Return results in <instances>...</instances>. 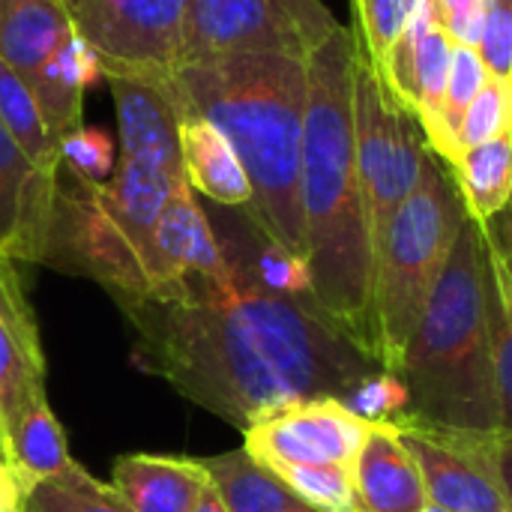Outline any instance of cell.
Listing matches in <instances>:
<instances>
[{
    "instance_id": "1",
    "label": "cell",
    "mask_w": 512,
    "mask_h": 512,
    "mask_svg": "<svg viewBox=\"0 0 512 512\" xmlns=\"http://www.w3.org/2000/svg\"><path fill=\"white\" fill-rule=\"evenodd\" d=\"M117 306L135 363L240 432L282 405L342 399L381 369L315 297L270 291L237 267Z\"/></svg>"
},
{
    "instance_id": "2",
    "label": "cell",
    "mask_w": 512,
    "mask_h": 512,
    "mask_svg": "<svg viewBox=\"0 0 512 512\" xmlns=\"http://www.w3.org/2000/svg\"><path fill=\"white\" fill-rule=\"evenodd\" d=\"M360 42L339 27L306 57L309 96L300 159L303 258L318 306L369 351L372 237L354 147ZM375 360V357H372Z\"/></svg>"
},
{
    "instance_id": "3",
    "label": "cell",
    "mask_w": 512,
    "mask_h": 512,
    "mask_svg": "<svg viewBox=\"0 0 512 512\" xmlns=\"http://www.w3.org/2000/svg\"><path fill=\"white\" fill-rule=\"evenodd\" d=\"M165 87L177 108L207 117L237 150L252 183V204L243 213L267 237L303 255L306 60L288 54L195 57L177 66Z\"/></svg>"
},
{
    "instance_id": "4",
    "label": "cell",
    "mask_w": 512,
    "mask_h": 512,
    "mask_svg": "<svg viewBox=\"0 0 512 512\" xmlns=\"http://www.w3.org/2000/svg\"><path fill=\"white\" fill-rule=\"evenodd\" d=\"M399 378L408 387V414L399 420L468 435H501L489 258L483 225L465 219L453 252L408 339Z\"/></svg>"
},
{
    "instance_id": "5",
    "label": "cell",
    "mask_w": 512,
    "mask_h": 512,
    "mask_svg": "<svg viewBox=\"0 0 512 512\" xmlns=\"http://www.w3.org/2000/svg\"><path fill=\"white\" fill-rule=\"evenodd\" d=\"M468 219L465 201L438 156H426L420 180L390 219L372 264L369 354L399 375L408 339Z\"/></svg>"
},
{
    "instance_id": "6",
    "label": "cell",
    "mask_w": 512,
    "mask_h": 512,
    "mask_svg": "<svg viewBox=\"0 0 512 512\" xmlns=\"http://www.w3.org/2000/svg\"><path fill=\"white\" fill-rule=\"evenodd\" d=\"M354 147L375 264V246L414 192L429 147L417 117L387 90L363 54H357L354 69Z\"/></svg>"
},
{
    "instance_id": "7",
    "label": "cell",
    "mask_w": 512,
    "mask_h": 512,
    "mask_svg": "<svg viewBox=\"0 0 512 512\" xmlns=\"http://www.w3.org/2000/svg\"><path fill=\"white\" fill-rule=\"evenodd\" d=\"M72 276L99 282L114 303L150 294L144 258L108 213L96 183H84L60 168L42 261Z\"/></svg>"
},
{
    "instance_id": "8",
    "label": "cell",
    "mask_w": 512,
    "mask_h": 512,
    "mask_svg": "<svg viewBox=\"0 0 512 512\" xmlns=\"http://www.w3.org/2000/svg\"><path fill=\"white\" fill-rule=\"evenodd\" d=\"M339 27L321 0H189L186 60L222 54L306 60Z\"/></svg>"
},
{
    "instance_id": "9",
    "label": "cell",
    "mask_w": 512,
    "mask_h": 512,
    "mask_svg": "<svg viewBox=\"0 0 512 512\" xmlns=\"http://www.w3.org/2000/svg\"><path fill=\"white\" fill-rule=\"evenodd\" d=\"M72 27L99 51L108 75L165 81L186 63L189 0H63Z\"/></svg>"
},
{
    "instance_id": "10",
    "label": "cell",
    "mask_w": 512,
    "mask_h": 512,
    "mask_svg": "<svg viewBox=\"0 0 512 512\" xmlns=\"http://www.w3.org/2000/svg\"><path fill=\"white\" fill-rule=\"evenodd\" d=\"M396 426L420 468L432 507L450 512H512L495 465L498 435L450 432L414 420Z\"/></svg>"
},
{
    "instance_id": "11",
    "label": "cell",
    "mask_w": 512,
    "mask_h": 512,
    "mask_svg": "<svg viewBox=\"0 0 512 512\" xmlns=\"http://www.w3.org/2000/svg\"><path fill=\"white\" fill-rule=\"evenodd\" d=\"M369 429L372 423L360 420L339 399H309L282 405L243 429V450L270 471L288 465L351 468Z\"/></svg>"
},
{
    "instance_id": "12",
    "label": "cell",
    "mask_w": 512,
    "mask_h": 512,
    "mask_svg": "<svg viewBox=\"0 0 512 512\" xmlns=\"http://www.w3.org/2000/svg\"><path fill=\"white\" fill-rule=\"evenodd\" d=\"M39 399L48 393L36 315L15 261L0 252V447L15 417Z\"/></svg>"
},
{
    "instance_id": "13",
    "label": "cell",
    "mask_w": 512,
    "mask_h": 512,
    "mask_svg": "<svg viewBox=\"0 0 512 512\" xmlns=\"http://www.w3.org/2000/svg\"><path fill=\"white\" fill-rule=\"evenodd\" d=\"M231 270L219 234L201 210L186 177L174 186L153 234V291H168L189 276L219 279Z\"/></svg>"
},
{
    "instance_id": "14",
    "label": "cell",
    "mask_w": 512,
    "mask_h": 512,
    "mask_svg": "<svg viewBox=\"0 0 512 512\" xmlns=\"http://www.w3.org/2000/svg\"><path fill=\"white\" fill-rule=\"evenodd\" d=\"M117 111L120 156L153 165L168 174H183L180 165V111L159 78L108 75Z\"/></svg>"
},
{
    "instance_id": "15",
    "label": "cell",
    "mask_w": 512,
    "mask_h": 512,
    "mask_svg": "<svg viewBox=\"0 0 512 512\" xmlns=\"http://www.w3.org/2000/svg\"><path fill=\"white\" fill-rule=\"evenodd\" d=\"M57 177H42L0 123V252L12 261H42Z\"/></svg>"
},
{
    "instance_id": "16",
    "label": "cell",
    "mask_w": 512,
    "mask_h": 512,
    "mask_svg": "<svg viewBox=\"0 0 512 512\" xmlns=\"http://www.w3.org/2000/svg\"><path fill=\"white\" fill-rule=\"evenodd\" d=\"M351 474L363 512H423L429 507L420 468L393 423L369 429Z\"/></svg>"
},
{
    "instance_id": "17",
    "label": "cell",
    "mask_w": 512,
    "mask_h": 512,
    "mask_svg": "<svg viewBox=\"0 0 512 512\" xmlns=\"http://www.w3.org/2000/svg\"><path fill=\"white\" fill-rule=\"evenodd\" d=\"M180 111V165L192 192L210 198L219 207L243 210L252 204L249 174L219 126L195 111Z\"/></svg>"
},
{
    "instance_id": "18",
    "label": "cell",
    "mask_w": 512,
    "mask_h": 512,
    "mask_svg": "<svg viewBox=\"0 0 512 512\" xmlns=\"http://www.w3.org/2000/svg\"><path fill=\"white\" fill-rule=\"evenodd\" d=\"M111 486L132 512H195L210 474L201 459L135 453L114 462Z\"/></svg>"
},
{
    "instance_id": "19",
    "label": "cell",
    "mask_w": 512,
    "mask_h": 512,
    "mask_svg": "<svg viewBox=\"0 0 512 512\" xmlns=\"http://www.w3.org/2000/svg\"><path fill=\"white\" fill-rule=\"evenodd\" d=\"M102 78H105V63L99 51L72 27L57 45V51L42 63V69L30 81V90L57 144L66 132L84 126L81 123L84 93L96 87Z\"/></svg>"
},
{
    "instance_id": "20",
    "label": "cell",
    "mask_w": 512,
    "mask_h": 512,
    "mask_svg": "<svg viewBox=\"0 0 512 512\" xmlns=\"http://www.w3.org/2000/svg\"><path fill=\"white\" fill-rule=\"evenodd\" d=\"M69 30L72 21L63 0H0V60L27 84Z\"/></svg>"
},
{
    "instance_id": "21",
    "label": "cell",
    "mask_w": 512,
    "mask_h": 512,
    "mask_svg": "<svg viewBox=\"0 0 512 512\" xmlns=\"http://www.w3.org/2000/svg\"><path fill=\"white\" fill-rule=\"evenodd\" d=\"M3 459L30 495L39 483L63 474L72 465L63 429L48 405V399L24 408L3 438Z\"/></svg>"
},
{
    "instance_id": "22",
    "label": "cell",
    "mask_w": 512,
    "mask_h": 512,
    "mask_svg": "<svg viewBox=\"0 0 512 512\" xmlns=\"http://www.w3.org/2000/svg\"><path fill=\"white\" fill-rule=\"evenodd\" d=\"M474 222H492L512 204V132L465 150L447 165Z\"/></svg>"
},
{
    "instance_id": "23",
    "label": "cell",
    "mask_w": 512,
    "mask_h": 512,
    "mask_svg": "<svg viewBox=\"0 0 512 512\" xmlns=\"http://www.w3.org/2000/svg\"><path fill=\"white\" fill-rule=\"evenodd\" d=\"M0 123L9 129L15 144L42 177L60 174V150L54 135L48 132L39 102L30 84L6 60H0Z\"/></svg>"
},
{
    "instance_id": "24",
    "label": "cell",
    "mask_w": 512,
    "mask_h": 512,
    "mask_svg": "<svg viewBox=\"0 0 512 512\" xmlns=\"http://www.w3.org/2000/svg\"><path fill=\"white\" fill-rule=\"evenodd\" d=\"M489 258V312H492V351H495V390L501 435H512V270L486 234Z\"/></svg>"
},
{
    "instance_id": "25",
    "label": "cell",
    "mask_w": 512,
    "mask_h": 512,
    "mask_svg": "<svg viewBox=\"0 0 512 512\" xmlns=\"http://www.w3.org/2000/svg\"><path fill=\"white\" fill-rule=\"evenodd\" d=\"M27 512H132L111 483H99L78 462L39 483L27 495Z\"/></svg>"
},
{
    "instance_id": "26",
    "label": "cell",
    "mask_w": 512,
    "mask_h": 512,
    "mask_svg": "<svg viewBox=\"0 0 512 512\" xmlns=\"http://www.w3.org/2000/svg\"><path fill=\"white\" fill-rule=\"evenodd\" d=\"M486 81H489V72H486L483 57L477 54V48L456 45L447 90H444V105H441V147L432 153L444 165L456 162V132L462 126L468 108L474 105V99L486 87Z\"/></svg>"
},
{
    "instance_id": "27",
    "label": "cell",
    "mask_w": 512,
    "mask_h": 512,
    "mask_svg": "<svg viewBox=\"0 0 512 512\" xmlns=\"http://www.w3.org/2000/svg\"><path fill=\"white\" fill-rule=\"evenodd\" d=\"M273 474L315 512H363L354 474L342 465H288Z\"/></svg>"
},
{
    "instance_id": "28",
    "label": "cell",
    "mask_w": 512,
    "mask_h": 512,
    "mask_svg": "<svg viewBox=\"0 0 512 512\" xmlns=\"http://www.w3.org/2000/svg\"><path fill=\"white\" fill-rule=\"evenodd\" d=\"M354 15L360 30V54L384 81L405 30V0H354Z\"/></svg>"
},
{
    "instance_id": "29",
    "label": "cell",
    "mask_w": 512,
    "mask_h": 512,
    "mask_svg": "<svg viewBox=\"0 0 512 512\" xmlns=\"http://www.w3.org/2000/svg\"><path fill=\"white\" fill-rule=\"evenodd\" d=\"M512 132V81L489 78L456 132V159L480 144Z\"/></svg>"
},
{
    "instance_id": "30",
    "label": "cell",
    "mask_w": 512,
    "mask_h": 512,
    "mask_svg": "<svg viewBox=\"0 0 512 512\" xmlns=\"http://www.w3.org/2000/svg\"><path fill=\"white\" fill-rule=\"evenodd\" d=\"M60 168L84 183H108L117 165V141L102 126H78L60 138Z\"/></svg>"
},
{
    "instance_id": "31",
    "label": "cell",
    "mask_w": 512,
    "mask_h": 512,
    "mask_svg": "<svg viewBox=\"0 0 512 512\" xmlns=\"http://www.w3.org/2000/svg\"><path fill=\"white\" fill-rule=\"evenodd\" d=\"M348 411H354L366 423H399L408 414V387L393 372H372L360 384H354L342 399Z\"/></svg>"
},
{
    "instance_id": "32",
    "label": "cell",
    "mask_w": 512,
    "mask_h": 512,
    "mask_svg": "<svg viewBox=\"0 0 512 512\" xmlns=\"http://www.w3.org/2000/svg\"><path fill=\"white\" fill-rule=\"evenodd\" d=\"M477 54L489 78L512 81V0H483Z\"/></svg>"
},
{
    "instance_id": "33",
    "label": "cell",
    "mask_w": 512,
    "mask_h": 512,
    "mask_svg": "<svg viewBox=\"0 0 512 512\" xmlns=\"http://www.w3.org/2000/svg\"><path fill=\"white\" fill-rule=\"evenodd\" d=\"M441 27L456 45L477 48L480 39V15H483V0H432Z\"/></svg>"
},
{
    "instance_id": "34",
    "label": "cell",
    "mask_w": 512,
    "mask_h": 512,
    "mask_svg": "<svg viewBox=\"0 0 512 512\" xmlns=\"http://www.w3.org/2000/svg\"><path fill=\"white\" fill-rule=\"evenodd\" d=\"M0 512H27V492L6 462H0Z\"/></svg>"
},
{
    "instance_id": "35",
    "label": "cell",
    "mask_w": 512,
    "mask_h": 512,
    "mask_svg": "<svg viewBox=\"0 0 512 512\" xmlns=\"http://www.w3.org/2000/svg\"><path fill=\"white\" fill-rule=\"evenodd\" d=\"M483 228H486V234L492 237V243L498 246V252L504 255L507 267L512 270V204L504 213H498L492 222H483Z\"/></svg>"
},
{
    "instance_id": "36",
    "label": "cell",
    "mask_w": 512,
    "mask_h": 512,
    "mask_svg": "<svg viewBox=\"0 0 512 512\" xmlns=\"http://www.w3.org/2000/svg\"><path fill=\"white\" fill-rule=\"evenodd\" d=\"M495 465H498V477L504 486V495L512 507V435H498L495 444Z\"/></svg>"
},
{
    "instance_id": "37",
    "label": "cell",
    "mask_w": 512,
    "mask_h": 512,
    "mask_svg": "<svg viewBox=\"0 0 512 512\" xmlns=\"http://www.w3.org/2000/svg\"><path fill=\"white\" fill-rule=\"evenodd\" d=\"M195 512H228L225 501L219 498V492H216V486H213V483H210V486H207V492L201 495V504H198V510Z\"/></svg>"
},
{
    "instance_id": "38",
    "label": "cell",
    "mask_w": 512,
    "mask_h": 512,
    "mask_svg": "<svg viewBox=\"0 0 512 512\" xmlns=\"http://www.w3.org/2000/svg\"><path fill=\"white\" fill-rule=\"evenodd\" d=\"M423 512H450V510H441V507H432V504H429Z\"/></svg>"
},
{
    "instance_id": "39",
    "label": "cell",
    "mask_w": 512,
    "mask_h": 512,
    "mask_svg": "<svg viewBox=\"0 0 512 512\" xmlns=\"http://www.w3.org/2000/svg\"><path fill=\"white\" fill-rule=\"evenodd\" d=\"M0 462H3V447H0Z\"/></svg>"
}]
</instances>
